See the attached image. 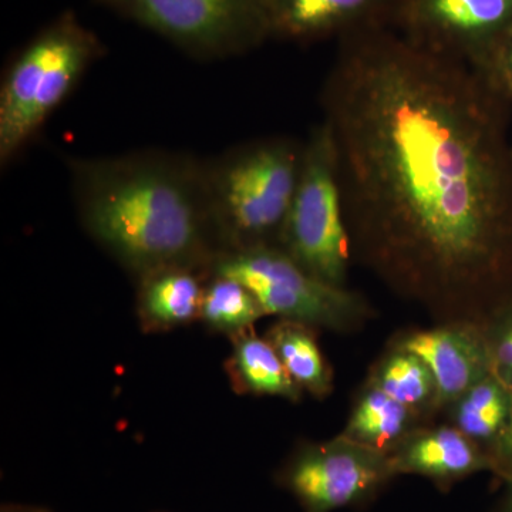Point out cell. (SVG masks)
I'll list each match as a JSON object with an SVG mask.
<instances>
[{
  "instance_id": "ffe728a7",
  "label": "cell",
  "mask_w": 512,
  "mask_h": 512,
  "mask_svg": "<svg viewBox=\"0 0 512 512\" xmlns=\"http://www.w3.org/2000/svg\"><path fill=\"white\" fill-rule=\"evenodd\" d=\"M501 318L485 335L490 348L493 375L512 389V311Z\"/></svg>"
},
{
  "instance_id": "cb8c5ba5",
  "label": "cell",
  "mask_w": 512,
  "mask_h": 512,
  "mask_svg": "<svg viewBox=\"0 0 512 512\" xmlns=\"http://www.w3.org/2000/svg\"><path fill=\"white\" fill-rule=\"evenodd\" d=\"M3 512H46L43 510H39V508H8Z\"/></svg>"
},
{
  "instance_id": "5bb4252c",
  "label": "cell",
  "mask_w": 512,
  "mask_h": 512,
  "mask_svg": "<svg viewBox=\"0 0 512 512\" xmlns=\"http://www.w3.org/2000/svg\"><path fill=\"white\" fill-rule=\"evenodd\" d=\"M232 353L227 372L232 386L241 393L266 394L298 400L302 390L288 375L274 346L252 329L231 335Z\"/></svg>"
},
{
  "instance_id": "4fadbf2b",
  "label": "cell",
  "mask_w": 512,
  "mask_h": 512,
  "mask_svg": "<svg viewBox=\"0 0 512 512\" xmlns=\"http://www.w3.org/2000/svg\"><path fill=\"white\" fill-rule=\"evenodd\" d=\"M211 271L171 268L138 281L137 311L144 328L167 330L200 318Z\"/></svg>"
},
{
  "instance_id": "ba28073f",
  "label": "cell",
  "mask_w": 512,
  "mask_h": 512,
  "mask_svg": "<svg viewBox=\"0 0 512 512\" xmlns=\"http://www.w3.org/2000/svg\"><path fill=\"white\" fill-rule=\"evenodd\" d=\"M386 23L424 49L481 70L512 29V0H396Z\"/></svg>"
},
{
  "instance_id": "277c9868",
  "label": "cell",
  "mask_w": 512,
  "mask_h": 512,
  "mask_svg": "<svg viewBox=\"0 0 512 512\" xmlns=\"http://www.w3.org/2000/svg\"><path fill=\"white\" fill-rule=\"evenodd\" d=\"M106 55L73 10L39 30L10 60L0 83V165L8 167Z\"/></svg>"
},
{
  "instance_id": "7402d4cb",
  "label": "cell",
  "mask_w": 512,
  "mask_h": 512,
  "mask_svg": "<svg viewBox=\"0 0 512 512\" xmlns=\"http://www.w3.org/2000/svg\"><path fill=\"white\" fill-rule=\"evenodd\" d=\"M490 458L491 471L498 474L505 481L512 480V406L510 416L505 421L503 430L498 434L487 450Z\"/></svg>"
},
{
  "instance_id": "2e32d148",
  "label": "cell",
  "mask_w": 512,
  "mask_h": 512,
  "mask_svg": "<svg viewBox=\"0 0 512 512\" xmlns=\"http://www.w3.org/2000/svg\"><path fill=\"white\" fill-rule=\"evenodd\" d=\"M313 328L281 319L265 338L274 346L282 365L302 392L325 399L333 389V377L315 338Z\"/></svg>"
},
{
  "instance_id": "d6986e66",
  "label": "cell",
  "mask_w": 512,
  "mask_h": 512,
  "mask_svg": "<svg viewBox=\"0 0 512 512\" xmlns=\"http://www.w3.org/2000/svg\"><path fill=\"white\" fill-rule=\"evenodd\" d=\"M261 303L248 286L234 278L211 274L202 296L200 319L208 328L229 336L264 318Z\"/></svg>"
},
{
  "instance_id": "7c38bea8",
  "label": "cell",
  "mask_w": 512,
  "mask_h": 512,
  "mask_svg": "<svg viewBox=\"0 0 512 512\" xmlns=\"http://www.w3.org/2000/svg\"><path fill=\"white\" fill-rule=\"evenodd\" d=\"M389 457L396 476L414 474L440 485L491 470L487 451L454 426L413 430Z\"/></svg>"
},
{
  "instance_id": "6da1fadb",
  "label": "cell",
  "mask_w": 512,
  "mask_h": 512,
  "mask_svg": "<svg viewBox=\"0 0 512 512\" xmlns=\"http://www.w3.org/2000/svg\"><path fill=\"white\" fill-rule=\"evenodd\" d=\"M503 101L386 22L340 37L322 90L353 259L448 322H470L512 265Z\"/></svg>"
},
{
  "instance_id": "5b68a950",
  "label": "cell",
  "mask_w": 512,
  "mask_h": 512,
  "mask_svg": "<svg viewBox=\"0 0 512 512\" xmlns=\"http://www.w3.org/2000/svg\"><path fill=\"white\" fill-rule=\"evenodd\" d=\"M278 248L320 281L348 286L352 242L343 212L335 148L323 121L303 141L301 174Z\"/></svg>"
},
{
  "instance_id": "7a4b0ae2",
  "label": "cell",
  "mask_w": 512,
  "mask_h": 512,
  "mask_svg": "<svg viewBox=\"0 0 512 512\" xmlns=\"http://www.w3.org/2000/svg\"><path fill=\"white\" fill-rule=\"evenodd\" d=\"M66 161L84 229L137 281L171 268L211 271L222 249L201 158L140 150Z\"/></svg>"
},
{
  "instance_id": "603a6c76",
  "label": "cell",
  "mask_w": 512,
  "mask_h": 512,
  "mask_svg": "<svg viewBox=\"0 0 512 512\" xmlns=\"http://www.w3.org/2000/svg\"><path fill=\"white\" fill-rule=\"evenodd\" d=\"M500 512H512V480L508 481L507 494H505L503 504H501Z\"/></svg>"
},
{
  "instance_id": "ac0fdd59",
  "label": "cell",
  "mask_w": 512,
  "mask_h": 512,
  "mask_svg": "<svg viewBox=\"0 0 512 512\" xmlns=\"http://www.w3.org/2000/svg\"><path fill=\"white\" fill-rule=\"evenodd\" d=\"M451 406L453 426L487 451L510 416L512 389L497 376L490 375Z\"/></svg>"
},
{
  "instance_id": "9a60e30c",
  "label": "cell",
  "mask_w": 512,
  "mask_h": 512,
  "mask_svg": "<svg viewBox=\"0 0 512 512\" xmlns=\"http://www.w3.org/2000/svg\"><path fill=\"white\" fill-rule=\"evenodd\" d=\"M417 420L419 414L369 383L360 394L340 436L389 454L416 430L414 424Z\"/></svg>"
},
{
  "instance_id": "44dd1931",
  "label": "cell",
  "mask_w": 512,
  "mask_h": 512,
  "mask_svg": "<svg viewBox=\"0 0 512 512\" xmlns=\"http://www.w3.org/2000/svg\"><path fill=\"white\" fill-rule=\"evenodd\" d=\"M481 72L488 77L497 92L512 101V29L495 47Z\"/></svg>"
},
{
  "instance_id": "8992f818",
  "label": "cell",
  "mask_w": 512,
  "mask_h": 512,
  "mask_svg": "<svg viewBox=\"0 0 512 512\" xmlns=\"http://www.w3.org/2000/svg\"><path fill=\"white\" fill-rule=\"evenodd\" d=\"M211 274L248 286L266 315L295 320L313 329L350 332L372 318V308L360 293L320 281L278 247L222 252Z\"/></svg>"
},
{
  "instance_id": "3957f363",
  "label": "cell",
  "mask_w": 512,
  "mask_h": 512,
  "mask_svg": "<svg viewBox=\"0 0 512 512\" xmlns=\"http://www.w3.org/2000/svg\"><path fill=\"white\" fill-rule=\"evenodd\" d=\"M302 158L303 143L295 138L266 137L202 160L222 252L279 247Z\"/></svg>"
},
{
  "instance_id": "8fae6325",
  "label": "cell",
  "mask_w": 512,
  "mask_h": 512,
  "mask_svg": "<svg viewBox=\"0 0 512 512\" xmlns=\"http://www.w3.org/2000/svg\"><path fill=\"white\" fill-rule=\"evenodd\" d=\"M396 0H266L269 37L315 43L386 22Z\"/></svg>"
},
{
  "instance_id": "30bf717a",
  "label": "cell",
  "mask_w": 512,
  "mask_h": 512,
  "mask_svg": "<svg viewBox=\"0 0 512 512\" xmlns=\"http://www.w3.org/2000/svg\"><path fill=\"white\" fill-rule=\"evenodd\" d=\"M429 365L439 406H451L471 387L493 375L487 335L473 322H446L439 328L417 330L396 343Z\"/></svg>"
},
{
  "instance_id": "9c48e42d",
  "label": "cell",
  "mask_w": 512,
  "mask_h": 512,
  "mask_svg": "<svg viewBox=\"0 0 512 512\" xmlns=\"http://www.w3.org/2000/svg\"><path fill=\"white\" fill-rule=\"evenodd\" d=\"M396 476L387 453L339 436L302 448L286 484L306 512H332L362 503Z\"/></svg>"
},
{
  "instance_id": "52a82bcc",
  "label": "cell",
  "mask_w": 512,
  "mask_h": 512,
  "mask_svg": "<svg viewBox=\"0 0 512 512\" xmlns=\"http://www.w3.org/2000/svg\"><path fill=\"white\" fill-rule=\"evenodd\" d=\"M198 60L245 55L268 42L266 0H92Z\"/></svg>"
},
{
  "instance_id": "e0dca14e",
  "label": "cell",
  "mask_w": 512,
  "mask_h": 512,
  "mask_svg": "<svg viewBox=\"0 0 512 512\" xmlns=\"http://www.w3.org/2000/svg\"><path fill=\"white\" fill-rule=\"evenodd\" d=\"M369 383L419 416L440 409L439 390L429 365L410 350L394 345L373 369Z\"/></svg>"
}]
</instances>
